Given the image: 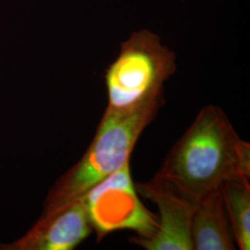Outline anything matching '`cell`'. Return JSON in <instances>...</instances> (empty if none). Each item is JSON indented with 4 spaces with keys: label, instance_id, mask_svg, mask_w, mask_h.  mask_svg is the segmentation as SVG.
<instances>
[{
    "label": "cell",
    "instance_id": "obj_3",
    "mask_svg": "<svg viewBox=\"0 0 250 250\" xmlns=\"http://www.w3.org/2000/svg\"><path fill=\"white\" fill-rule=\"evenodd\" d=\"M175 71V54L159 36L146 29L134 32L105 72L107 108L130 110L162 97Z\"/></svg>",
    "mask_w": 250,
    "mask_h": 250
},
{
    "label": "cell",
    "instance_id": "obj_5",
    "mask_svg": "<svg viewBox=\"0 0 250 250\" xmlns=\"http://www.w3.org/2000/svg\"><path fill=\"white\" fill-rule=\"evenodd\" d=\"M137 193L159 209L158 228L151 236L130 237V242L146 250H193L191 220L197 201L181 195L170 184L154 178L134 184Z\"/></svg>",
    "mask_w": 250,
    "mask_h": 250
},
{
    "label": "cell",
    "instance_id": "obj_1",
    "mask_svg": "<svg viewBox=\"0 0 250 250\" xmlns=\"http://www.w3.org/2000/svg\"><path fill=\"white\" fill-rule=\"evenodd\" d=\"M235 175L250 177V145L224 110L207 105L173 145L154 177L193 201L220 189Z\"/></svg>",
    "mask_w": 250,
    "mask_h": 250
},
{
    "label": "cell",
    "instance_id": "obj_6",
    "mask_svg": "<svg viewBox=\"0 0 250 250\" xmlns=\"http://www.w3.org/2000/svg\"><path fill=\"white\" fill-rule=\"evenodd\" d=\"M83 197L53 214L40 217L17 241L3 245L4 250H72L92 232Z\"/></svg>",
    "mask_w": 250,
    "mask_h": 250
},
{
    "label": "cell",
    "instance_id": "obj_7",
    "mask_svg": "<svg viewBox=\"0 0 250 250\" xmlns=\"http://www.w3.org/2000/svg\"><path fill=\"white\" fill-rule=\"evenodd\" d=\"M190 234L193 250H235L221 188L197 200L192 215Z\"/></svg>",
    "mask_w": 250,
    "mask_h": 250
},
{
    "label": "cell",
    "instance_id": "obj_8",
    "mask_svg": "<svg viewBox=\"0 0 250 250\" xmlns=\"http://www.w3.org/2000/svg\"><path fill=\"white\" fill-rule=\"evenodd\" d=\"M250 177L235 175L221 187L233 239L241 250H250Z\"/></svg>",
    "mask_w": 250,
    "mask_h": 250
},
{
    "label": "cell",
    "instance_id": "obj_4",
    "mask_svg": "<svg viewBox=\"0 0 250 250\" xmlns=\"http://www.w3.org/2000/svg\"><path fill=\"white\" fill-rule=\"evenodd\" d=\"M90 225L98 241L111 232L132 230L146 238L158 228V216L139 199L131 175L130 161L100 181L83 197Z\"/></svg>",
    "mask_w": 250,
    "mask_h": 250
},
{
    "label": "cell",
    "instance_id": "obj_2",
    "mask_svg": "<svg viewBox=\"0 0 250 250\" xmlns=\"http://www.w3.org/2000/svg\"><path fill=\"white\" fill-rule=\"evenodd\" d=\"M163 104L164 96L130 110L106 108L84 155L49 191L41 217L53 214L83 197L130 161L137 140Z\"/></svg>",
    "mask_w": 250,
    "mask_h": 250
}]
</instances>
